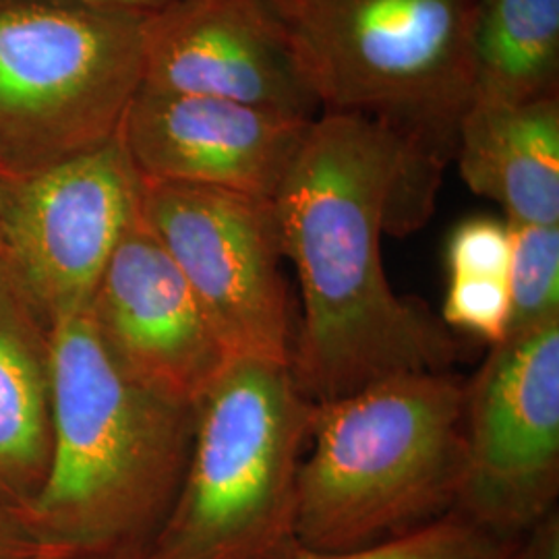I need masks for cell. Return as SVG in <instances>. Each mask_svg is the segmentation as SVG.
<instances>
[{"label": "cell", "mask_w": 559, "mask_h": 559, "mask_svg": "<svg viewBox=\"0 0 559 559\" xmlns=\"http://www.w3.org/2000/svg\"><path fill=\"white\" fill-rule=\"evenodd\" d=\"M404 156L406 143L380 120L321 112L272 198L302 297L290 369L313 404L459 360L450 328L399 297L383 270L381 235Z\"/></svg>", "instance_id": "6da1fadb"}, {"label": "cell", "mask_w": 559, "mask_h": 559, "mask_svg": "<svg viewBox=\"0 0 559 559\" xmlns=\"http://www.w3.org/2000/svg\"><path fill=\"white\" fill-rule=\"evenodd\" d=\"M50 459L27 516L67 558H133L179 496L198 404L135 380L102 336L92 307L55 318Z\"/></svg>", "instance_id": "7a4b0ae2"}, {"label": "cell", "mask_w": 559, "mask_h": 559, "mask_svg": "<svg viewBox=\"0 0 559 559\" xmlns=\"http://www.w3.org/2000/svg\"><path fill=\"white\" fill-rule=\"evenodd\" d=\"M321 112L359 115L408 147L402 191L436 205L475 96L479 0H261Z\"/></svg>", "instance_id": "3957f363"}, {"label": "cell", "mask_w": 559, "mask_h": 559, "mask_svg": "<svg viewBox=\"0 0 559 559\" xmlns=\"http://www.w3.org/2000/svg\"><path fill=\"white\" fill-rule=\"evenodd\" d=\"M464 390L452 371H420L313 404L299 473L302 549L359 551L450 514L466 464Z\"/></svg>", "instance_id": "277c9868"}, {"label": "cell", "mask_w": 559, "mask_h": 559, "mask_svg": "<svg viewBox=\"0 0 559 559\" xmlns=\"http://www.w3.org/2000/svg\"><path fill=\"white\" fill-rule=\"evenodd\" d=\"M313 402L290 365L230 359L195 408L179 496L133 558L299 559V473Z\"/></svg>", "instance_id": "5b68a950"}, {"label": "cell", "mask_w": 559, "mask_h": 559, "mask_svg": "<svg viewBox=\"0 0 559 559\" xmlns=\"http://www.w3.org/2000/svg\"><path fill=\"white\" fill-rule=\"evenodd\" d=\"M145 21L80 4L0 0V179L117 140L143 85Z\"/></svg>", "instance_id": "8992f818"}, {"label": "cell", "mask_w": 559, "mask_h": 559, "mask_svg": "<svg viewBox=\"0 0 559 559\" xmlns=\"http://www.w3.org/2000/svg\"><path fill=\"white\" fill-rule=\"evenodd\" d=\"M141 218L177 263L228 359L290 365L295 321L274 203L141 179Z\"/></svg>", "instance_id": "52a82bcc"}, {"label": "cell", "mask_w": 559, "mask_h": 559, "mask_svg": "<svg viewBox=\"0 0 559 559\" xmlns=\"http://www.w3.org/2000/svg\"><path fill=\"white\" fill-rule=\"evenodd\" d=\"M466 464L452 512L520 537L559 493V318L493 344L464 390Z\"/></svg>", "instance_id": "ba28073f"}, {"label": "cell", "mask_w": 559, "mask_h": 559, "mask_svg": "<svg viewBox=\"0 0 559 559\" xmlns=\"http://www.w3.org/2000/svg\"><path fill=\"white\" fill-rule=\"evenodd\" d=\"M140 201L141 177L120 138L36 175L4 179L0 265L52 318L90 309Z\"/></svg>", "instance_id": "9c48e42d"}, {"label": "cell", "mask_w": 559, "mask_h": 559, "mask_svg": "<svg viewBox=\"0 0 559 559\" xmlns=\"http://www.w3.org/2000/svg\"><path fill=\"white\" fill-rule=\"evenodd\" d=\"M313 120L141 87L119 138L143 180L205 185L272 200Z\"/></svg>", "instance_id": "30bf717a"}, {"label": "cell", "mask_w": 559, "mask_h": 559, "mask_svg": "<svg viewBox=\"0 0 559 559\" xmlns=\"http://www.w3.org/2000/svg\"><path fill=\"white\" fill-rule=\"evenodd\" d=\"M92 313L120 365L166 399L195 406L230 360L141 212L104 270Z\"/></svg>", "instance_id": "8fae6325"}, {"label": "cell", "mask_w": 559, "mask_h": 559, "mask_svg": "<svg viewBox=\"0 0 559 559\" xmlns=\"http://www.w3.org/2000/svg\"><path fill=\"white\" fill-rule=\"evenodd\" d=\"M141 87L321 115L261 0H180L145 21Z\"/></svg>", "instance_id": "7c38bea8"}, {"label": "cell", "mask_w": 559, "mask_h": 559, "mask_svg": "<svg viewBox=\"0 0 559 559\" xmlns=\"http://www.w3.org/2000/svg\"><path fill=\"white\" fill-rule=\"evenodd\" d=\"M454 158L464 182L500 203L510 226L559 224V96L520 104L473 96Z\"/></svg>", "instance_id": "4fadbf2b"}, {"label": "cell", "mask_w": 559, "mask_h": 559, "mask_svg": "<svg viewBox=\"0 0 559 559\" xmlns=\"http://www.w3.org/2000/svg\"><path fill=\"white\" fill-rule=\"evenodd\" d=\"M0 265V498L27 512L50 459V360Z\"/></svg>", "instance_id": "5bb4252c"}, {"label": "cell", "mask_w": 559, "mask_h": 559, "mask_svg": "<svg viewBox=\"0 0 559 559\" xmlns=\"http://www.w3.org/2000/svg\"><path fill=\"white\" fill-rule=\"evenodd\" d=\"M558 87L559 0H479L475 96L520 104Z\"/></svg>", "instance_id": "9a60e30c"}, {"label": "cell", "mask_w": 559, "mask_h": 559, "mask_svg": "<svg viewBox=\"0 0 559 559\" xmlns=\"http://www.w3.org/2000/svg\"><path fill=\"white\" fill-rule=\"evenodd\" d=\"M512 255L508 267V332L519 334L559 318V224L510 226Z\"/></svg>", "instance_id": "2e32d148"}, {"label": "cell", "mask_w": 559, "mask_h": 559, "mask_svg": "<svg viewBox=\"0 0 559 559\" xmlns=\"http://www.w3.org/2000/svg\"><path fill=\"white\" fill-rule=\"evenodd\" d=\"M519 539L501 537L450 512L399 539L346 554H305L299 559H514Z\"/></svg>", "instance_id": "e0dca14e"}, {"label": "cell", "mask_w": 559, "mask_h": 559, "mask_svg": "<svg viewBox=\"0 0 559 559\" xmlns=\"http://www.w3.org/2000/svg\"><path fill=\"white\" fill-rule=\"evenodd\" d=\"M508 284L498 278H450L441 307L445 328L498 344L508 332Z\"/></svg>", "instance_id": "ac0fdd59"}, {"label": "cell", "mask_w": 559, "mask_h": 559, "mask_svg": "<svg viewBox=\"0 0 559 559\" xmlns=\"http://www.w3.org/2000/svg\"><path fill=\"white\" fill-rule=\"evenodd\" d=\"M512 255V228L503 221L471 218L454 228L445 249L450 278L506 280Z\"/></svg>", "instance_id": "d6986e66"}, {"label": "cell", "mask_w": 559, "mask_h": 559, "mask_svg": "<svg viewBox=\"0 0 559 559\" xmlns=\"http://www.w3.org/2000/svg\"><path fill=\"white\" fill-rule=\"evenodd\" d=\"M0 559H69L41 535L27 512L0 498Z\"/></svg>", "instance_id": "ffe728a7"}, {"label": "cell", "mask_w": 559, "mask_h": 559, "mask_svg": "<svg viewBox=\"0 0 559 559\" xmlns=\"http://www.w3.org/2000/svg\"><path fill=\"white\" fill-rule=\"evenodd\" d=\"M514 559H559L558 510L520 535Z\"/></svg>", "instance_id": "44dd1931"}, {"label": "cell", "mask_w": 559, "mask_h": 559, "mask_svg": "<svg viewBox=\"0 0 559 559\" xmlns=\"http://www.w3.org/2000/svg\"><path fill=\"white\" fill-rule=\"evenodd\" d=\"M48 2L92 7V9L129 15L135 20L150 21L162 15L164 11H168L170 7H175L180 0H48Z\"/></svg>", "instance_id": "7402d4cb"}, {"label": "cell", "mask_w": 559, "mask_h": 559, "mask_svg": "<svg viewBox=\"0 0 559 559\" xmlns=\"http://www.w3.org/2000/svg\"><path fill=\"white\" fill-rule=\"evenodd\" d=\"M2 200H4V179H0V207H2Z\"/></svg>", "instance_id": "603a6c76"}]
</instances>
